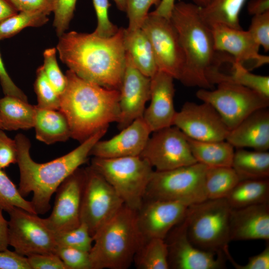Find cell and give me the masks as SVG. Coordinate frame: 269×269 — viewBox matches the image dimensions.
<instances>
[{
  "instance_id": "obj_1",
  "label": "cell",
  "mask_w": 269,
  "mask_h": 269,
  "mask_svg": "<svg viewBox=\"0 0 269 269\" xmlns=\"http://www.w3.org/2000/svg\"><path fill=\"white\" fill-rule=\"evenodd\" d=\"M124 27L113 35L71 31L59 37L61 61L77 76L105 88L120 90L126 64Z\"/></svg>"
},
{
  "instance_id": "obj_2",
  "label": "cell",
  "mask_w": 269,
  "mask_h": 269,
  "mask_svg": "<svg viewBox=\"0 0 269 269\" xmlns=\"http://www.w3.org/2000/svg\"><path fill=\"white\" fill-rule=\"evenodd\" d=\"M200 7L192 2H175L170 20L179 37L185 63L179 80L187 87L211 90L224 73L222 67L233 61L216 50L211 28L201 18Z\"/></svg>"
},
{
  "instance_id": "obj_3",
  "label": "cell",
  "mask_w": 269,
  "mask_h": 269,
  "mask_svg": "<svg viewBox=\"0 0 269 269\" xmlns=\"http://www.w3.org/2000/svg\"><path fill=\"white\" fill-rule=\"evenodd\" d=\"M108 129L101 130L80 143L69 153L45 163L34 161L30 155L31 143L24 134H18L17 163L20 173L18 190L23 197L33 193L31 203L37 214L47 212L51 197L60 185L85 163L94 144L105 135Z\"/></svg>"
},
{
  "instance_id": "obj_4",
  "label": "cell",
  "mask_w": 269,
  "mask_h": 269,
  "mask_svg": "<svg viewBox=\"0 0 269 269\" xmlns=\"http://www.w3.org/2000/svg\"><path fill=\"white\" fill-rule=\"evenodd\" d=\"M66 85L60 95L59 110L68 121L71 137L83 142L98 131L117 123L120 91L84 80L69 69Z\"/></svg>"
},
{
  "instance_id": "obj_5",
  "label": "cell",
  "mask_w": 269,
  "mask_h": 269,
  "mask_svg": "<svg viewBox=\"0 0 269 269\" xmlns=\"http://www.w3.org/2000/svg\"><path fill=\"white\" fill-rule=\"evenodd\" d=\"M93 239L92 269L128 268L146 240L138 226L137 211L125 204Z\"/></svg>"
},
{
  "instance_id": "obj_6",
  "label": "cell",
  "mask_w": 269,
  "mask_h": 269,
  "mask_svg": "<svg viewBox=\"0 0 269 269\" xmlns=\"http://www.w3.org/2000/svg\"><path fill=\"white\" fill-rule=\"evenodd\" d=\"M231 210L225 198L208 199L189 205L184 220L191 243L201 250L225 255L231 241Z\"/></svg>"
},
{
  "instance_id": "obj_7",
  "label": "cell",
  "mask_w": 269,
  "mask_h": 269,
  "mask_svg": "<svg viewBox=\"0 0 269 269\" xmlns=\"http://www.w3.org/2000/svg\"><path fill=\"white\" fill-rule=\"evenodd\" d=\"M91 166L113 187L125 205L136 211L140 209L154 171L148 161L140 156L94 157Z\"/></svg>"
},
{
  "instance_id": "obj_8",
  "label": "cell",
  "mask_w": 269,
  "mask_h": 269,
  "mask_svg": "<svg viewBox=\"0 0 269 269\" xmlns=\"http://www.w3.org/2000/svg\"><path fill=\"white\" fill-rule=\"evenodd\" d=\"M207 167L194 164L166 171L154 170L146 189L150 200L180 202L188 206L207 199L205 174Z\"/></svg>"
},
{
  "instance_id": "obj_9",
  "label": "cell",
  "mask_w": 269,
  "mask_h": 269,
  "mask_svg": "<svg viewBox=\"0 0 269 269\" xmlns=\"http://www.w3.org/2000/svg\"><path fill=\"white\" fill-rule=\"evenodd\" d=\"M197 98L212 106L229 131L254 112L269 106V98L232 82H222L215 89H200Z\"/></svg>"
},
{
  "instance_id": "obj_10",
  "label": "cell",
  "mask_w": 269,
  "mask_h": 269,
  "mask_svg": "<svg viewBox=\"0 0 269 269\" xmlns=\"http://www.w3.org/2000/svg\"><path fill=\"white\" fill-rule=\"evenodd\" d=\"M85 170L81 206V223L93 237L124 205L113 187L91 166Z\"/></svg>"
},
{
  "instance_id": "obj_11",
  "label": "cell",
  "mask_w": 269,
  "mask_h": 269,
  "mask_svg": "<svg viewBox=\"0 0 269 269\" xmlns=\"http://www.w3.org/2000/svg\"><path fill=\"white\" fill-rule=\"evenodd\" d=\"M8 245L20 255L54 253L57 247L55 233L44 219L18 207L7 212ZM55 254V253H54Z\"/></svg>"
},
{
  "instance_id": "obj_12",
  "label": "cell",
  "mask_w": 269,
  "mask_h": 269,
  "mask_svg": "<svg viewBox=\"0 0 269 269\" xmlns=\"http://www.w3.org/2000/svg\"><path fill=\"white\" fill-rule=\"evenodd\" d=\"M141 28L147 36L158 71L179 80L185 63L177 33L170 19L149 12Z\"/></svg>"
},
{
  "instance_id": "obj_13",
  "label": "cell",
  "mask_w": 269,
  "mask_h": 269,
  "mask_svg": "<svg viewBox=\"0 0 269 269\" xmlns=\"http://www.w3.org/2000/svg\"><path fill=\"white\" fill-rule=\"evenodd\" d=\"M140 156L159 171L197 162L187 136L174 126L152 132Z\"/></svg>"
},
{
  "instance_id": "obj_14",
  "label": "cell",
  "mask_w": 269,
  "mask_h": 269,
  "mask_svg": "<svg viewBox=\"0 0 269 269\" xmlns=\"http://www.w3.org/2000/svg\"><path fill=\"white\" fill-rule=\"evenodd\" d=\"M172 126L188 137L204 141L225 140L229 132L217 111L205 102H186L176 112Z\"/></svg>"
},
{
  "instance_id": "obj_15",
  "label": "cell",
  "mask_w": 269,
  "mask_h": 269,
  "mask_svg": "<svg viewBox=\"0 0 269 269\" xmlns=\"http://www.w3.org/2000/svg\"><path fill=\"white\" fill-rule=\"evenodd\" d=\"M84 181L85 170L79 168L56 190L51 213L44 219L55 233L73 229L81 224L80 206Z\"/></svg>"
},
{
  "instance_id": "obj_16",
  "label": "cell",
  "mask_w": 269,
  "mask_h": 269,
  "mask_svg": "<svg viewBox=\"0 0 269 269\" xmlns=\"http://www.w3.org/2000/svg\"><path fill=\"white\" fill-rule=\"evenodd\" d=\"M120 115L118 127L122 130L142 118L149 101L150 78L141 73L126 52L125 68L120 89Z\"/></svg>"
},
{
  "instance_id": "obj_17",
  "label": "cell",
  "mask_w": 269,
  "mask_h": 269,
  "mask_svg": "<svg viewBox=\"0 0 269 269\" xmlns=\"http://www.w3.org/2000/svg\"><path fill=\"white\" fill-rule=\"evenodd\" d=\"M210 28L216 50L229 54L247 70L251 71L269 63V56L259 53L260 46L248 30L220 24Z\"/></svg>"
},
{
  "instance_id": "obj_18",
  "label": "cell",
  "mask_w": 269,
  "mask_h": 269,
  "mask_svg": "<svg viewBox=\"0 0 269 269\" xmlns=\"http://www.w3.org/2000/svg\"><path fill=\"white\" fill-rule=\"evenodd\" d=\"M176 226L168 242L166 241L169 268L219 269L225 267L224 255L201 250L191 243L187 235L184 219Z\"/></svg>"
},
{
  "instance_id": "obj_19",
  "label": "cell",
  "mask_w": 269,
  "mask_h": 269,
  "mask_svg": "<svg viewBox=\"0 0 269 269\" xmlns=\"http://www.w3.org/2000/svg\"><path fill=\"white\" fill-rule=\"evenodd\" d=\"M189 206L178 201L152 199L137 211V222L145 239H165L185 218Z\"/></svg>"
},
{
  "instance_id": "obj_20",
  "label": "cell",
  "mask_w": 269,
  "mask_h": 269,
  "mask_svg": "<svg viewBox=\"0 0 269 269\" xmlns=\"http://www.w3.org/2000/svg\"><path fill=\"white\" fill-rule=\"evenodd\" d=\"M174 79L160 71L150 78V103L142 119L151 133L173 125L177 112L174 105Z\"/></svg>"
},
{
  "instance_id": "obj_21",
  "label": "cell",
  "mask_w": 269,
  "mask_h": 269,
  "mask_svg": "<svg viewBox=\"0 0 269 269\" xmlns=\"http://www.w3.org/2000/svg\"><path fill=\"white\" fill-rule=\"evenodd\" d=\"M120 131L109 139L98 140L90 155L105 158L140 156L151 134L142 117Z\"/></svg>"
},
{
  "instance_id": "obj_22",
  "label": "cell",
  "mask_w": 269,
  "mask_h": 269,
  "mask_svg": "<svg viewBox=\"0 0 269 269\" xmlns=\"http://www.w3.org/2000/svg\"><path fill=\"white\" fill-rule=\"evenodd\" d=\"M231 241L269 240V202L232 209Z\"/></svg>"
},
{
  "instance_id": "obj_23",
  "label": "cell",
  "mask_w": 269,
  "mask_h": 269,
  "mask_svg": "<svg viewBox=\"0 0 269 269\" xmlns=\"http://www.w3.org/2000/svg\"><path fill=\"white\" fill-rule=\"evenodd\" d=\"M237 148H251L258 151L269 148V110L259 109L229 131L226 139Z\"/></svg>"
},
{
  "instance_id": "obj_24",
  "label": "cell",
  "mask_w": 269,
  "mask_h": 269,
  "mask_svg": "<svg viewBox=\"0 0 269 269\" xmlns=\"http://www.w3.org/2000/svg\"><path fill=\"white\" fill-rule=\"evenodd\" d=\"M33 128L36 139L47 144L64 142L71 137L68 121L60 110L40 108L35 105Z\"/></svg>"
},
{
  "instance_id": "obj_25",
  "label": "cell",
  "mask_w": 269,
  "mask_h": 269,
  "mask_svg": "<svg viewBox=\"0 0 269 269\" xmlns=\"http://www.w3.org/2000/svg\"><path fill=\"white\" fill-rule=\"evenodd\" d=\"M124 46L136 68L145 76L151 78L158 70L150 42L140 28L124 29Z\"/></svg>"
},
{
  "instance_id": "obj_26",
  "label": "cell",
  "mask_w": 269,
  "mask_h": 269,
  "mask_svg": "<svg viewBox=\"0 0 269 269\" xmlns=\"http://www.w3.org/2000/svg\"><path fill=\"white\" fill-rule=\"evenodd\" d=\"M35 112V105L17 97L5 95L0 99V120L3 130L33 128Z\"/></svg>"
},
{
  "instance_id": "obj_27",
  "label": "cell",
  "mask_w": 269,
  "mask_h": 269,
  "mask_svg": "<svg viewBox=\"0 0 269 269\" xmlns=\"http://www.w3.org/2000/svg\"><path fill=\"white\" fill-rule=\"evenodd\" d=\"M187 138L197 162L207 167H232L235 147L226 140L204 141Z\"/></svg>"
},
{
  "instance_id": "obj_28",
  "label": "cell",
  "mask_w": 269,
  "mask_h": 269,
  "mask_svg": "<svg viewBox=\"0 0 269 269\" xmlns=\"http://www.w3.org/2000/svg\"><path fill=\"white\" fill-rule=\"evenodd\" d=\"M232 167L240 180L269 177V152L268 151L235 150Z\"/></svg>"
},
{
  "instance_id": "obj_29",
  "label": "cell",
  "mask_w": 269,
  "mask_h": 269,
  "mask_svg": "<svg viewBox=\"0 0 269 269\" xmlns=\"http://www.w3.org/2000/svg\"><path fill=\"white\" fill-rule=\"evenodd\" d=\"M246 0H210L204 7H200V15L210 27L216 24L234 28L242 29L240 14Z\"/></svg>"
},
{
  "instance_id": "obj_30",
  "label": "cell",
  "mask_w": 269,
  "mask_h": 269,
  "mask_svg": "<svg viewBox=\"0 0 269 269\" xmlns=\"http://www.w3.org/2000/svg\"><path fill=\"white\" fill-rule=\"evenodd\" d=\"M225 199L232 209L269 202V179L240 180Z\"/></svg>"
},
{
  "instance_id": "obj_31",
  "label": "cell",
  "mask_w": 269,
  "mask_h": 269,
  "mask_svg": "<svg viewBox=\"0 0 269 269\" xmlns=\"http://www.w3.org/2000/svg\"><path fill=\"white\" fill-rule=\"evenodd\" d=\"M240 181L232 167H207L204 179L207 199L226 198Z\"/></svg>"
},
{
  "instance_id": "obj_32",
  "label": "cell",
  "mask_w": 269,
  "mask_h": 269,
  "mask_svg": "<svg viewBox=\"0 0 269 269\" xmlns=\"http://www.w3.org/2000/svg\"><path fill=\"white\" fill-rule=\"evenodd\" d=\"M168 251L163 239H147L136 253L134 260L137 267L141 269H168Z\"/></svg>"
},
{
  "instance_id": "obj_33",
  "label": "cell",
  "mask_w": 269,
  "mask_h": 269,
  "mask_svg": "<svg viewBox=\"0 0 269 269\" xmlns=\"http://www.w3.org/2000/svg\"><path fill=\"white\" fill-rule=\"evenodd\" d=\"M48 14L40 11H20L0 22V40L11 37L27 27L42 26Z\"/></svg>"
},
{
  "instance_id": "obj_34",
  "label": "cell",
  "mask_w": 269,
  "mask_h": 269,
  "mask_svg": "<svg viewBox=\"0 0 269 269\" xmlns=\"http://www.w3.org/2000/svg\"><path fill=\"white\" fill-rule=\"evenodd\" d=\"M13 207L37 214L31 202L24 198L6 174L0 169V208L7 212Z\"/></svg>"
},
{
  "instance_id": "obj_35",
  "label": "cell",
  "mask_w": 269,
  "mask_h": 269,
  "mask_svg": "<svg viewBox=\"0 0 269 269\" xmlns=\"http://www.w3.org/2000/svg\"><path fill=\"white\" fill-rule=\"evenodd\" d=\"M227 82H232L269 98V76L253 74L235 62Z\"/></svg>"
},
{
  "instance_id": "obj_36",
  "label": "cell",
  "mask_w": 269,
  "mask_h": 269,
  "mask_svg": "<svg viewBox=\"0 0 269 269\" xmlns=\"http://www.w3.org/2000/svg\"><path fill=\"white\" fill-rule=\"evenodd\" d=\"M34 90L37 96V107L42 109L59 110L60 95L47 79L42 65L36 70Z\"/></svg>"
},
{
  "instance_id": "obj_37",
  "label": "cell",
  "mask_w": 269,
  "mask_h": 269,
  "mask_svg": "<svg viewBox=\"0 0 269 269\" xmlns=\"http://www.w3.org/2000/svg\"><path fill=\"white\" fill-rule=\"evenodd\" d=\"M57 246L73 248L89 252L93 239L88 227L83 223L73 229L55 233Z\"/></svg>"
},
{
  "instance_id": "obj_38",
  "label": "cell",
  "mask_w": 269,
  "mask_h": 269,
  "mask_svg": "<svg viewBox=\"0 0 269 269\" xmlns=\"http://www.w3.org/2000/svg\"><path fill=\"white\" fill-rule=\"evenodd\" d=\"M56 51L57 49L55 47L44 50L42 66L47 79L60 95L66 87L67 80L65 75L61 72L57 62Z\"/></svg>"
},
{
  "instance_id": "obj_39",
  "label": "cell",
  "mask_w": 269,
  "mask_h": 269,
  "mask_svg": "<svg viewBox=\"0 0 269 269\" xmlns=\"http://www.w3.org/2000/svg\"><path fill=\"white\" fill-rule=\"evenodd\" d=\"M161 0H126V12L129 19L127 28L134 30L141 26L148 14L149 8L153 5L157 7Z\"/></svg>"
},
{
  "instance_id": "obj_40",
  "label": "cell",
  "mask_w": 269,
  "mask_h": 269,
  "mask_svg": "<svg viewBox=\"0 0 269 269\" xmlns=\"http://www.w3.org/2000/svg\"><path fill=\"white\" fill-rule=\"evenodd\" d=\"M77 0H55L53 12V26L59 37L68 28L75 10Z\"/></svg>"
},
{
  "instance_id": "obj_41",
  "label": "cell",
  "mask_w": 269,
  "mask_h": 269,
  "mask_svg": "<svg viewBox=\"0 0 269 269\" xmlns=\"http://www.w3.org/2000/svg\"><path fill=\"white\" fill-rule=\"evenodd\" d=\"M54 253L61 259L67 269H92L88 252L57 246Z\"/></svg>"
},
{
  "instance_id": "obj_42",
  "label": "cell",
  "mask_w": 269,
  "mask_h": 269,
  "mask_svg": "<svg viewBox=\"0 0 269 269\" xmlns=\"http://www.w3.org/2000/svg\"><path fill=\"white\" fill-rule=\"evenodd\" d=\"M97 19V27L93 32L101 37H108L115 34L119 28L109 19V0H92Z\"/></svg>"
},
{
  "instance_id": "obj_43",
  "label": "cell",
  "mask_w": 269,
  "mask_h": 269,
  "mask_svg": "<svg viewBox=\"0 0 269 269\" xmlns=\"http://www.w3.org/2000/svg\"><path fill=\"white\" fill-rule=\"evenodd\" d=\"M253 38L265 51L269 50V11L253 16L248 30Z\"/></svg>"
},
{
  "instance_id": "obj_44",
  "label": "cell",
  "mask_w": 269,
  "mask_h": 269,
  "mask_svg": "<svg viewBox=\"0 0 269 269\" xmlns=\"http://www.w3.org/2000/svg\"><path fill=\"white\" fill-rule=\"evenodd\" d=\"M17 150L15 139L9 137L0 129V169L17 162Z\"/></svg>"
},
{
  "instance_id": "obj_45",
  "label": "cell",
  "mask_w": 269,
  "mask_h": 269,
  "mask_svg": "<svg viewBox=\"0 0 269 269\" xmlns=\"http://www.w3.org/2000/svg\"><path fill=\"white\" fill-rule=\"evenodd\" d=\"M26 258L30 269H67L54 253L35 254Z\"/></svg>"
},
{
  "instance_id": "obj_46",
  "label": "cell",
  "mask_w": 269,
  "mask_h": 269,
  "mask_svg": "<svg viewBox=\"0 0 269 269\" xmlns=\"http://www.w3.org/2000/svg\"><path fill=\"white\" fill-rule=\"evenodd\" d=\"M17 11L53 12L55 0H6Z\"/></svg>"
},
{
  "instance_id": "obj_47",
  "label": "cell",
  "mask_w": 269,
  "mask_h": 269,
  "mask_svg": "<svg viewBox=\"0 0 269 269\" xmlns=\"http://www.w3.org/2000/svg\"><path fill=\"white\" fill-rule=\"evenodd\" d=\"M226 258L230 261L234 267L238 269H269V246L267 245L260 254L250 257L248 263L244 265L236 263L232 258L229 251L225 253Z\"/></svg>"
},
{
  "instance_id": "obj_48",
  "label": "cell",
  "mask_w": 269,
  "mask_h": 269,
  "mask_svg": "<svg viewBox=\"0 0 269 269\" xmlns=\"http://www.w3.org/2000/svg\"><path fill=\"white\" fill-rule=\"evenodd\" d=\"M0 269H30L27 258L7 249L0 250Z\"/></svg>"
},
{
  "instance_id": "obj_49",
  "label": "cell",
  "mask_w": 269,
  "mask_h": 269,
  "mask_svg": "<svg viewBox=\"0 0 269 269\" xmlns=\"http://www.w3.org/2000/svg\"><path fill=\"white\" fill-rule=\"evenodd\" d=\"M0 82L5 95L11 96L28 102L27 98L23 91L13 82L8 75L0 53Z\"/></svg>"
},
{
  "instance_id": "obj_50",
  "label": "cell",
  "mask_w": 269,
  "mask_h": 269,
  "mask_svg": "<svg viewBox=\"0 0 269 269\" xmlns=\"http://www.w3.org/2000/svg\"><path fill=\"white\" fill-rule=\"evenodd\" d=\"M248 13L253 16L269 11V0H250L247 6Z\"/></svg>"
},
{
  "instance_id": "obj_51",
  "label": "cell",
  "mask_w": 269,
  "mask_h": 269,
  "mask_svg": "<svg viewBox=\"0 0 269 269\" xmlns=\"http://www.w3.org/2000/svg\"><path fill=\"white\" fill-rule=\"evenodd\" d=\"M175 0H161L156 9L151 11L152 14L170 19Z\"/></svg>"
},
{
  "instance_id": "obj_52",
  "label": "cell",
  "mask_w": 269,
  "mask_h": 269,
  "mask_svg": "<svg viewBox=\"0 0 269 269\" xmlns=\"http://www.w3.org/2000/svg\"><path fill=\"white\" fill-rule=\"evenodd\" d=\"M2 209L0 208V250L7 249L8 242V221L4 218Z\"/></svg>"
},
{
  "instance_id": "obj_53",
  "label": "cell",
  "mask_w": 269,
  "mask_h": 269,
  "mask_svg": "<svg viewBox=\"0 0 269 269\" xmlns=\"http://www.w3.org/2000/svg\"><path fill=\"white\" fill-rule=\"evenodd\" d=\"M16 13L17 11L6 0H0V22Z\"/></svg>"
},
{
  "instance_id": "obj_54",
  "label": "cell",
  "mask_w": 269,
  "mask_h": 269,
  "mask_svg": "<svg viewBox=\"0 0 269 269\" xmlns=\"http://www.w3.org/2000/svg\"><path fill=\"white\" fill-rule=\"evenodd\" d=\"M115 3L118 9L122 11L125 12L126 8V0H113Z\"/></svg>"
},
{
  "instance_id": "obj_55",
  "label": "cell",
  "mask_w": 269,
  "mask_h": 269,
  "mask_svg": "<svg viewBox=\"0 0 269 269\" xmlns=\"http://www.w3.org/2000/svg\"><path fill=\"white\" fill-rule=\"evenodd\" d=\"M191 2L197 5V6L202 7L206 5L210 0H191Z\"/></svg>"
},
{
  "instance_id": "obj_56",
  "label": "cell",
  "mask_w": 269,
  "mask_h": 269,
  "mask_svg": "<svg viewBox=\"0 0 269 269\" xmlns=\"http://www.w3.org/2000/svg\"><path fill=\"white\" fill-rule=\"evenodd\" d=\"M0 129H2V124H1V122L0 121Z\"/></svg>"
}]
</instances>
